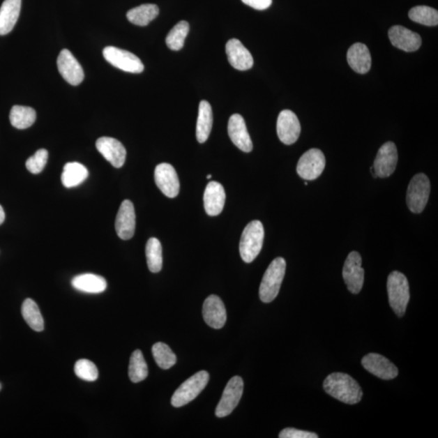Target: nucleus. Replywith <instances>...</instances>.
Returning <instances> with one entry per match:
<instances>
[{
    "mask_svg": "<svg viewBox=\"0 0 438 438\" xmlns=\"http://www.w3.org/2000/svg\"><path fill=\"white\" fill-rule=\"evenodd\" d=\"M72 285L75 289L80 292L98 294L107 289V282L102 276L93 273H84L73 278Z\"/></svg>",
    "mask_w": 438,
    "mask_h": 438,
    "instance_id": "nucleus-25",
    "label": "nucleus"
},
{
    "mask_svg": "<svg viewBox=\"0 0 438 438\" xmlns=\"http://www.w3.org/2000/svg\"><path fill=\"white\" fill-rule=\"evenodd\" d=\"M89 176L87 168L82 163L77 162L68 163L63 167L61 181L66 188H73L80 186Z\"/></svg>",
    "mask_w": 438,
    "mask_h": 438,
    "instance_id": "nucleus-27",
    "label": "nucleus"
},
{
    "mask_svg": "<svg viewBox=\"0 0 438 438\" xmlns=\"http://www.w3.org/2000/svg\"><path fill=\"white\" fill-rule=\"evenodd\" d=\"M96 148L114 167L121 168L126 163V149L116 139L107 137L99 138L96 142Z\"/></svg>",
    "mask_w": 438,
    "mask_h": 438,
    "instance_id": "nucleus-17",
    "label": "nucleus"
},
{
    "mask_svg": "<svg viewBox=\"0 0 438 438\" xmlns=\"http://www.w3.org/2000/svg\"><path fill=\"white\" fill-rule=\"evenodd\" d=\"M213 112L211 104L203 100L199 105L196 135L199 143H205L212 130Z\"/></svg>",
    "mask_w": 438,
    "mask_h": 438,
    "instance_id": "nucleus-26",
    "label": "nucleus"
},
{
    "mask_svg": "<svg viewBox=\"0 0 438 438\" xmlns=\"http://www.w3.org/2000/svg\"><path fill=\"white\" fill-rule=\"evenodd\" d=\"M241 1L256 10H266L272 4V0H241Z\"/></svg>",
    "mask_w": 438,
    "mask_h": 438,
    "instance_id": "nucleus-39",
    "label": "nucleus"
},
{
    "mask_svg": "<svg viewBox=\"0 0 438 438\" xmlns=\"http://www.w3.org/2000/svg\"><path fill=\"white\" fill-rule=\"evenodd\" d=\"M301 132V123L296 114L290 110L281 112L277 121V133L280 140L285 145H292L298 140Z\"/></svg>",
    "mask_w": 438,
    "mask_h": 438,
    "instance_id": "nucleus-12",
    "label": "nucleus"
},
{
    "mask_svg": "<svg viewBox=\"0 0 438 438\" xmlns=\"http://www.w3.org/2000/svg\"><path fill=\"white\" fill-rule=\"evenodd\" d=\"M362 258L359 252H352L347 256L343 266L342 276L347 289L353 294H358L362 289L365 282V271L362 268Z\"/></svg>",
    "mask_w": 438,
    "mask_h": 438,
    "instance_id": "nucleus-10",
    "label": "nucleus"
},
{
    "mask_svg": "<svg viewBox=\"0 0 438 438\" xmlns=\"http://www.w3.org/2000/svg\"><path fill=\"white\" fill-rule=\"evenodd\" d=\"M106 61L121 70L130 73H142L144 64L135 54L114 47H107L103 50Z\"/></svg>",
    "mask_w": 438,
    "mask_h": 438,
    "instance_id": "nucleus-8",
    "label": "nucleus"
},
{
    "mask_svg": "<svg viewBox=\"0 0 438 438\" xmlns=\"http://www.w3.org/2000/svg\"><path fill=\"white\" fill-rule=\"evenodd\" d=\"M24 321L33 331L41 332L44 330L43 317L39 308L32 299H27L22 307Z\"/></svg>",
    "mask_w": 438,
    "mask_h": 438,
    "instance_id": "nucleus-30",
    "label": "nucleus"
},
{
    "mask_svg": "<svg viewBox=\"0 0 438 438\" xmlns=\"http://www.w3.org/2000/svg\"><path fill=\"white\" fill-rule=\"evenodd\" d=\"M361 364L368 372L383 380L394 379L399 375V370L392 362L377 353L363 357Z\"/></svg>",
    "mask_w": 438,
    "mask_h": 438,
    "instance_id": "nucleus-14",
    "label": "nucleus"
},
{
    "mask_svg": "<svg viewBox=\"0 0 438 438\" xmlns=\"http://www.w3.org/2000/svg\"><path fill=\"white\" fill-rule=\"evenodd\" d=\"M48 160V152L47 149H41L33 154L27 161V170L32 174H39L43 171Z\"/></svg>",
    "mask_w": 438,
    "mask_h": 438,
    "instance_id": "nucleus-37",
    "label": "nucleus"
},
{
    "mask_svg": "<svg viewBox=\"0 0 438 438\" xmlns=\"http://www.w3.org/2000/svg\"><path fill=\"white\" fill-rule=\"evenodd\" d=\"M347 62L356 73L365 74L370 70L372 59L366 45L356 43L348 50Z\"/></svg>",
    "mask_w": 438,
    "mask_h": 438,
    "instance_id": "nucleus-23",
    "label": "nucleus"
},
{
    "mask_svg": "<svg viewBox=\"0 0 438 438\" xmlns=\"http://www.w3.org/2000/svg\"><path fill=\"white\" fill-rule=\"evenodd\" d=\"M286 261L277 257L267 268L259 289V296L264 303H271L278 296L286 272Z\"/></svg>",
    "mask_w": 438,
    "mask_h": 438,
    "instance_id": "nucleus-2",
    "label": "nucleus"
},
{
    "mask_svg": "<svg viewBox=\"0 0 438 438\" xmlns=\"http://www.w3.org/2000/svg\"><path fill=\"white\" fill-rule=\"evenodd\" d=\"M136 229L135 209L132 202L124 200L117 213L116 231L119 238L123 241L130 240Z\"/></svg>",
    "mask_w": 438,
    "mask_h": 438,
    "instance_id": "nucleus-16",
    "label": "nucleus"
},
{
    "mask_svg": "<svg viewBox=\"0 0 438 438\" xmlns=\"http://www.w3.org/2000/svg\"><path fill=\"white\" fill-rule=\"evenodd\" d=\"M37 118L36 112L31 107L14 106L10 112L9 119L12 126L17 129L31 127Z\"/></svg>",
    "mask_w": 438,
    "mask_h": 438,
    "instance_id": "nucleus-29",
    "label": "nucleus"
},
{
    "mask_svg": "<svg viewBox=\"0 0 438 438\" xmlns=\"http://www.w3.org/2000/svg\"><path fill=\"white\" fill-rule=\"evenodd\" d=\"M228 135L232 142L241 151L250 153L252 151V142L248 132L245 119L239 114H234L229 119Z\"/></svg>",
    "mask_w": 438,
    "mask_h": 438,
    "instance_id": "nucleus-18",
    "label": "nucleus"
},
{
    "mask_svg": "<svg viewBox=\"0 0 438 438\" xmlns=\"http://www.w3.org/2000/svg\"><path fill=\"white\" fill-rule=\"evenodd\" d=\"M408 16L412 22L426 27H437L438 24L437 10L428 6H416L410 10Z\"/></svg>",
    "mask_w": 438,
    "mask_h": 438,
    "instance_id": "nucleus-34",
    "label": "nucleus"
},
{
    "mask_svg": "<svg viewBox=\"0 0 438 438\" xmlns=\"http://www.w3.org/2000/svg\"><path fill=\"white\" fill-rule=\"evenodd\" d=\"M74 372L81 379L87 382H94L98 379V368L91 361L82 359L75 364Z\"/></svg>",
    "mask_w": 438,
    "mask_h": 438,
    "instance_id": "nucleus-36",
    "label": "nucleus"
},
{
    "mask_svg": "<svg viewBox=\"0 0 438 438\" xmlns=\"http://www.w3.org/2000/svg\"><path fill=\"white\" fill-rule=\"evenodd\" d=\"M5 219V213L3 209L1 206H0V225L4 222Z\"/></svg>",
    "mask_w": 438,
    "mask_h": 438,
    "instance_id": "nucleus-40",
    "label": "nucleus"
},
{
    "mask_svg": "<svg viewBox=\"0 0 438 438\" xmlns=\"http://www.w3.org/2000/svg\"><path fill=\"white\" fill-rule=\"evenodd\" d=\"M146 255L149 270L152 273L161 271L163 268V248L158 239H149L146 243Z\"/></svg>",
    "mask_w": 438,
    "mask_h": 438,
    "instance_id": "nucleus-32",
    "label": "nucleus"
},
{
    "mask_svg": "<svg viewBox=\"0 0 438 438\" xmlns=\"http://www.w3.org/2000/svg\"><path fill=\"white\" fill-rule=\"evenodd\" d=\"M326 167L324 153L318 149H311L301 157L296 167L298 175L305 181H315Z\"/></svg>",
    "mask_w": 438,
    "mask_h": 438,
    "instance_id": "nucleus-7",
    "label": "nucleus"
},
{
    "mask_svg": "<svg viewBox=\"0 0 438 438\" xmlns=\"http://www.w3.org/2000/svg\"><path fill=\"white\" fill-rule=\"evenodd\" d=\"M1 387H2L1 385H0V390H1Z\"/></svg>",
    "mask_w": 438,
    "mask_h": 438,
    "instance_id": "nucleus-42",
    "label": "nucleus"
},
{
    "mask_svg": "<svg viewBox=\"0 0 438 438\" xmlns=\"http://www.w3.org/2000/svg\"><path fill=\"white\" fill-rule=\"evenodd\" d=\"M203 317L206 324L213 328H221L227 322L225 305L220 298L211 295L203 305Z\"/></svg>",
    "mask_w": 438,
    "mask_h": 438,
    "instance_id": "nucleus-21",
    "label": "nucleus"
},
{
    "mask_svg": "<svg viewBox=\"0 0 438 438\" xmlns=\"http://www.w3.org/2000/svg\"><path fill=\"white\" fill-rule=\"evenodd\" d=\"M388 34L393 46L403 52H416L422 44L419 34L401 26L391 27Z\"/></svg>",
    "mask_w": 438,
    "mask_h": 438,
    "instance_id": "nucleus-19",
    "label": "nucleus"
},
{
    "mask_svg": "<svg viewBox=\"0 0 438 438\" xmlns=\"http://www.w3.org/2000/svg\"><path fill=\"white\" fill-rule=\"evenodd\" d=\"M278 437L280 438H317L318 435L315 432L287 428V429L281 431Z\"/></svg>",
    "mask_w": 438,
    "mask_h": 438,
    "instance_id": "nucleus-38",
    "label": "nucleus"
},
{
    "mask_svg": "<svg viewBox=\"0 0 438 438\" xmlns=\"http://www.w3.org/2000/svg\"><path fill=\"white\" fill-rule=\"evenodd\" d=\"M398 151L395 143L388 142L378 151L371 167L373 177L386 178L395 172L398 163Z\"/></svg>",
    "mask_w": 438,
    "mask_h": 438,
    "instance_id": "nucleus-9",
    "label": "nucleus"
},
{
    "mask_svg": "<svg viewBox=\"0 0 438 438\" xmlns=\"http://www.w3.org/2000/svg\"><path fill=\"white\" fill-rule=\"evenodd\" d=\"M226 53L231 66L240 71H246L253 66V58L240 40L232 38L226 45Z\"/></svg>",
    "mask_w": 438,
    "mask_h": 438,
    "instance_id": "nucleus-20",
    "label": "nucleus"
},
{
    "mask_svg": "<svg viewBox=\"0 0 438 438\" xmlns=\"http://www.w3.org/2000/svg\"><path fill=\"white\" fill-rule=\"evenodd\" d=\"M243 391V382L241 377H233L228 382L220 401L216 407V415L219 418L231 414L240 402Z\"/></svg>",
    "mask_w": 438,
    "mask_h": 438,
    "instance_id": "nucleus-11",
    "label": "nucleus"
},
{
    "mask_svg": "<svg viewBox=\"0 0 438 438\" xmlns=\"http://www.w3.org/2000/svg\"><path fill=\"white\" fill-rule=\"evenodd\" d=\"M211 175H209V176H207V179H211Z\"/></svg>",
    "mask_w": 438,
    "mask_h": 438,
    "instance_id": "nucleus-41",
    "label": "nucleus"
},
{
    "mask_svg": "<svg viewBox=\"0 0 438 438\" xmlns=\"http://www.w3.org/2000/svg\"><path fill=\"white\" fill-rule=\"evenodd\" d=\"M387 292L390 305L395 315H405L410 301L409 283L406 276L399 271H393L388 277Z\"/></svg>",
    "mask_w": 438,
    "mask_h": 438,
    "instance_id": "nucleus-3",
    "label": "nucleus"
},
{
    "mask_svg": "<svg viewBox=\"0 0 438 438\" xmlns=\"http://www.w3.org/2000/svg\"><path fill=\"white\" fill-rule=\"evenodd\" d=\"M154 180L164 195L169 198L178 196L180 192V181L175 168L171 164H159L154 171Z\"/></svg>",
    "mask_w": 438,
    "mask_h": 438,
    "instance_id": "nucleus-13",
    "label": "nucleus"
},
{
    "mask_svg": "<svg viewBox=\"0 0 438 438\" xmlns=\"http://www.w3.org/2000/svg\"><path fill=\"white\" fill-rule=\"evenodd\" d=\"M21 8L22 0H4L0 8V36H6L13 31Z\"/></svg>",
    "mask_w": 438,
    "mask_h": 438,
    "instance_id": "nucleus-24",
    "label": "nucleus"
},
{
    "mask_svg": "<svg viewBox=\"0 0 438 438\" xmlns=\"http://www.w3.org/2000/svg\"><path fill=\"white\" fill-rule=\"evenodd\" d=\"M57 66L59 73L72 86H78L83 82V68L71 52L63 49L59 54Z\"/></svg>",
    "mask_w": 438,
    "mask_h": 438,
    "instance_id": "nucleus-15",
    "label": "nucleus"
},
{
    "mask_svg": "<svg viewBox=\"0 0 438 438\" xmlns=\"http://www.w3.org/2000/svg\"><path fill=\"white\" fill-rule=\"evenodd\" d=\"M210 380V375L206 371H200L189 377L174 393L172 405L175 407H181L188 405L201 394Z\"/></svg>",
    "mask_w": 438,
    "mask_h": 438,
    "instance_id": "nucleus-5",
    "label": "nucleus"
},
{
    "mask_svg": "<svg viewBox=\"0 0 438 438\" xmlns=\"http://www.w3.org/2000/svg\"><path fill=\"white\" fill-rule=\"evenodd\" d=\"M188 32L189 24L184 21L179 22L167 34V46L172 51H180L183 47Z\"/></svg>",
    "mask_w": 438,
    "mask_h": 438,
    "instance_id": "nucleus-35",
    "label": "nucleus"
},
{
    "mask_svg": "<svg viewBox=\"0 0 438 438\" xmlns=\"http://www.w3.org/2000/svg\"><path fill=\"white\" fill-rule=\"evenodd\" d=\"M226 202V192L221 183L211 181L204 193V206L207 215L217 216L222 213Z\"/></svg>",
    "mask_w": 438,
    "mask_h": 438,
    "instance_id": "nucleus-22",
    "label": "nucleus"
},
{
    "mask_svg": "<svg viewBox=\"0 0 438 438\" xmlns=\"http://www.w3.org/2000/svg\"><path fill=\"white\" fill-rule=\"evenodd\" d=\"M159 8L156 4L146 3L134 8L127 13L129 22L139 27H146L158 17Z\"/></svg>",
    "mask_w": 438,
    "mask_h": 438,
    "instance_id": "nucleus-28",
    "label": "nucleus"
},
{
    "mask_svg": "<svg viewBox=\"0 0 438 438\" xmlns=\"http://www.w3.org/2000/svg\"><path fill=\"white\" fill-rule=\"evenodd\" d=\"M430 181L425 174H417L411 179L407 192V204L412 213L425 210L430 194Z\"/></svg>",
    "mask_w": 438,
    "mask_h": 438,
    "instance_id": "nucleus-6",
    "label": "nucleus"
},
{
    "mask_svg": "<svg viewBox=\"0 0 438 438\" xmlns=\"http://www.w3.org/2000/svg\"><path fill=\"white\" fill-rule=\"evenodd\" d=\"M153 356L158 367L163 370H169L176 365V356L170 347L163 342H157L152 347Z\"/></svg>",
    "mask_w": 438,
    "mask_h": 438,
    "instance_id": "nucleus-33",
    "label": "nucleus"
},
{
    "mask_svg": "<svg viewBox=\"0 0 438 438\" xmlns=\"http://www.w3.org/2000/svg\"><path fill=\"white\" fill-rule=\"evenodd\" d=\"M128 376L133 383L142 382L148 377V366L140 350L133 352L129 362Z\"/></svg>",
    "mask_w": 438,
    "mask_h": 438,
    "instance_id": "nucleus-31",
    "label": "nucleus"
},
{
    "mask_svg": "<svg viewBox=\"0 0 438 438\" xmlns=\"http://www.w3.org/2000/svg\"><path fill=\"white\" fill-rule=\"evenodd\" d=\"M323 387L328 395L347 405H356L363 397L361 386L347 373H331L326 378Z\"/></svg>",
    "mask_w": 438,
    "mask_h": 438,
    "instance_id": "nucleus-1",
    "label": "nucleus"
},
{
    "mask_svg": "<svg viewBox=\"0 0 438 438\" xmlns=\"http://www.w3.org/2000/svg\"><path fill=\"white\" fill-rule=\"evenodd\" d=\"M265 232L262 223L255 220L248 224L243 230L240 243V252L243 261L251 263L262 251Z\"/></svg>",
    "mask_w": 438,
    "mask_h": 438,
    "instance_id": "nucleus-4",
    "label": "nucleus"
}]
</instances>
